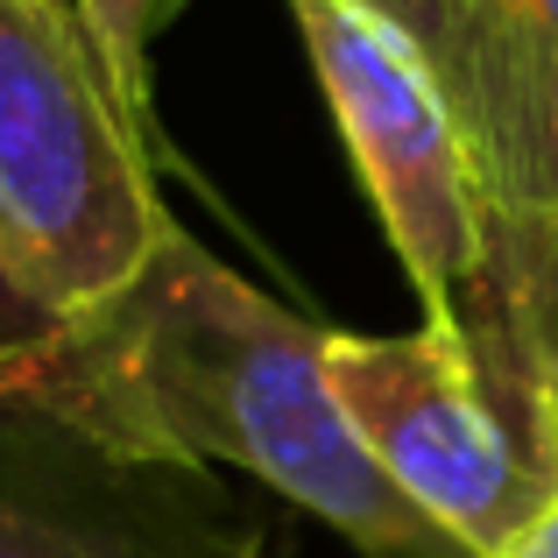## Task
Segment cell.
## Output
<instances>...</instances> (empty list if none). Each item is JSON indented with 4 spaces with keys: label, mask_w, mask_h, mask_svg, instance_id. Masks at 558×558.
<instances>
[{
    "label": "cell",
    "mask_w": 558,
    "mask_h": 558,
    "mask_svg": "<svg viewBox=\"0 0 558 558\" xmlns=\"http://www.w3.org/2000/svg\"><path fill=\"white\" fill-rule=\"evenodd\" d=\"M0 410L113 460L233 466L368 558H466L381 481L326 381V332L170 219L113 298L0 340Z\"/></svg>",
    "instance_id": "obj_1"
},
{
    "label": "cell",
    "mask_w": 558,
    "mask_h": 558,
    "mask_svg": "<svg viewBox=\"0 0 558 558\" xmlns=\"http://www.w3.org/2000/svg\"><path fill=\"white\" fill-rule=\"evenodd\" d=\"M170 233L156 149L50 0H0V276L36 318L113 298Z\"/></svg>",
    "instance_id": "obj_2"
},
{
    "label": "cell",
    "mask_w": 558,
    "mask_h": 558,
    "mask_svg": "<svg viewBox=\"0 0 558 558\" xmlns=\"http://www.w3.org/2000/svg\"><path fill=\"white\" fill-rule=\"evenodd\" d=\"M326 381L381 481L466 558L502 551L558 495V438L523 332H326Z\"/></svg>",
    "instance_id": "obj_3"
},
{
    "label": "cell",
    "mask_w": 558,
    "mask_h": 558,
    "mask_svg": "<svg viewBox=\"0 0 558 558\" xmlns=\"http://www.w3.org/2000/svg\"><path fill=\"white\" fill-rule=\"evenodd\" d=\"M312 71L326 85L354 178L368 191L381 233L424 304V326L509 332L502 283V213L474 170L466 128L452 113L438 71L361 0H290Z\"/></svg>",
    "instance_id": "obj_4"
},
{
    "label": "cell",
    "mask_w": 558,
    "mask_h": 558,
    "mask_svg": "<svg viewBox=\"0 0 558 558\" xmlns=\"http://www.w3.org/2000/svg\"><path fill=\"white\" fill-rule=\"evenodd\" d=\"M0 558H269L198 466L113 460L0 410Z\"/></svg>",
    "instance_id": "obj_5"
},
{
    "label": "cell",
    "mask_w": 558,
    "mask_h": 558,
    "mask_svg": "<svg viewBox=\"0 0 558 558\" xmlns=\"http://www.w3.org/2000/svg\"><path fill=\"white\" fill-rule=\"evenodd\" d=\"M460 128L495 213H558V0H460Z\"/></svg>",
    "instance_id": "obj_6"
},
{
    "label": "cell",
    "mask_w": 558,
    "mask_h": 558,
    "mask_svg": "<svg viewBox=\"0 0 558 558\" xmlns=\"http://www.w3.org/2000/svg\"><path fill=\"white\" fill-rule=\"evenodd\" d=\"M502 283L558 438V213H502Z\"/></svg>",
    "instance_id": "obj_7"
},
{
    "label": "cell",
    "mask_w": 558,
    "mask_h": 558,
    "mask_svg": "<svg viewBox=\"0 0 558 558\" xmlns=\"http://www.w3.org/2000/svg\"><path fill=\"white\" fill-rule=\"evenodd\" d=\"M78 8V28L93 43L99 71H107L113 99H121L128 128L156 149V113H149V43L163 28L170 0H71Z\"/></svg>",
    "instance_id": "obj_8"
},
{
    "label": "cell",
    "mask_w": 558,
    "mask_h": 558,
    "mask_svg": "<svg viewBox=\"0 0 558 558\" xmlns=\"http://www.w3.org/2000/svg\"><path fill=\"white\" fill-rule=\"evenodd\" d=\"M361 8H375L381 22H389L396 36H403L410 50H417L424 64L438 71V85H446L452 113H460V85H466V57H460V0H361Z\"/></svg>",
    "instance_id": "obj_9"
},
{
    "label": "cell",
    "mask_w": 558,
    "mask_h": 558,
    "mask_svg": "<svg viewBox=\"0 0 558 558\" xmlns=\"http://www.w3.org/2000/svg\"><path fill=\"white\" fill-rule=\"evenodd\" d=\"M488 558H558V495H551L545 509H537L531 523H523L517 537H509L502 551H488Z\"/></svg>",
    "instance_id": "obj_10"
},
{
    "label": "cell",
    "mask_w": 558,
    "mask_h": 558,
    "mask_svg": "<svg viewBox=\"0 0 558 558\" xmlns=\"http://www.w3.org/2000/svg\"><path fill=\"white\" fill-rule=\"evenodd\" d=\"M28 318H36V312H28V304L8 290V276H0V340H14V332H22Z\"/></svg>",
    "instance_id": "obj_11"
},
{
    "label": "cell",
    "mask_w": 558,
    "mask_h": 558,
    "mask_svg": "<svg viewBox=\"0 0 558 558\" xmlns=\"http://www.w3.org/2000/svg\"><path fill=\"white\" fill-rule=\"evenodd\" d=\"M50 8H57V14H71V22H78V8H71V0H50Z\"/></svg>",
    "instance_id": "obj_12"
}]
</instances>
